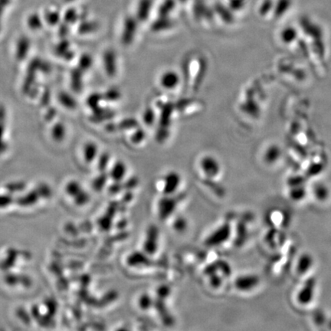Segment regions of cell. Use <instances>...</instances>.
I'll return each mask as SVG.
<instances>
[{
    "instance_id": "25",
    "label": "cell",
    "mask_w": 331,
    "mask_h": 331,
    "mask_svg": "<svg viewBox=\"0 0 331 331\" xmlns=\"http://www.w3.org/2000/svg\"><path fill=\"white\" fill-rule=\"evenodd\" d=\"M274 4L273 0H263L259 7L261 15L266 16L271 10H274Z\"/></svg>"
},
{
    "instance_id": "18",
    "label": "cell",
    "mask_w": 331,
    "mask_h": 331,
    "mask_svg": "<svg viewBox=\"0 0 331 331\" xmlns=\"http://www.w3.org/2000/svg\"><path fill=\"white\" fill-rule=\"evenodd\" d=\"M214 13L220 17L221 20L226 23H232L234 20L233 14L230 8H228L222 4H217L214 7Z\"/></svg>"
},
{
    "instance_id": "3",
    "label": "cell",
    "mask_w": 331,
    "mask_h": 331,
    "mask_svg": "<svg viewBox=\"0 0 331 331\" xmlns=\"http://www.w3.org/2000/svg\"><path fill=\"white\" fill-rule=\"evenodd\" d=\"M232 234V228L228 223L222 225L206 239V245L210 247L219 246L227 242Z\"/></svg>"
},
{
    "instance_id": "24",
    "label": "cell",
    "mask_w": 331,
    "mask_h": 331,
    "mask_svg": "<svg viewBox=\"0 0 331 331\" xmlns=\"http://www.w3.org/2000/svg\"><path fill=\"white\" fill-rule=\"evenodd\" d=\"M143 120L146 125H153L156 120V114H155L154 110L150 107H147L143 113Z\"/></svg>"
},
{
    "instance_id": "10",
    "label": "cell",
    "mask_w": 331,
    "mask_h": 331,
    "mask_svg": "<svg viewBox=\"0 0 331 331\" xmlns=\"http://www.w3.org/2000/svg\"><path fill=\"white\" fill-rule=\"evenodd\" d=\"M103 63L106 73L109 77L113 78L117 75V58L114 51H106L103 56Z\"/></svg>"
},
{
    "instance_id": "5",
    "label": "cell",
    "mask_w": 331,
    "mask_h": 331,
    "mask_svg": "<svg viewBox=\"0 0 331 331\" xmlns=\"http://www.w3.org/2000/svg\"><path fill=\"white\" fill-rule=\"evenodd\" d=\"M260 278L256 274H245L239 276L235 281L236 289L242 292H248L259 284Z\"/></svg>"
},
{
    "instance_id": "34",
    "label": "cell",
    "mask_w": 331,
    "mask_h": 331,
    "mask_svg": "<svg viewBox=\"0 0 331 331\" xmlns=\"http://www.w3.org/2000/svg\"><path fill=\"white\" fill-rule=\"evenodd\" d=\"M174 227H175V229H177V231H179V232H183V231H184L187 229V221H186L185 219H183V218H178V219L175 221Z\"/></svg>"
},
{
    "instance_id": "31",
    "label": "cell",
    "mask_w": 331,
    "mask_h": 331,
    "mask_svg": "<svg viewBox=\"0 0 331 331\" xmlns=\"http://www.w3.org/2000/svg\"><path fill=\"white\" fill-rule=\"evenodd\" d=\"M296 35H297V32H296L295 29L292 27L285 28L281 33V36L287 41L292 40L295 38Z\"/></svg>"
},
{
    "instance_id": "23",
    "label": "cell",
    "mask_w": 331,
    "mask_h": 331,
    "mask_svg": "<svg viewBox=\"0 0 331 331\" xmlns=\"http://www.w3.org/2000/svg\"><path fill=\"white\" fill-rule=\"evenodd\" d=\"M138 304H139V307L142 310H149L153 306V299L151 298L150 296L148 294H142L138 300Z\"/></svg>"
},
{
    "instance_id": "15",
    "label": "cell",
    "mask_w": 331,
    "mask_h": 331,
    "mask_svg": "<svg viewBox=\"0 0 331 331\" xmlns=\"http://www.w3.org/2000/svg\"><path fill=\"white\" fill-rule=\"evenodd\" d=\"M313 265V258L310 254L303 253L299 257L297 263V271L299 274H304L310 271Z\"/></svg>"
},
{
    "instance_id": "8",
    "label": "cell",
    "mask_w": 331,
    "mask_h": 331,
    "mask_svg": "<svg viewBox=\"0 0 331 331\" xmlns=\"http://www.w3.org/2000/svg\"><path fill=\"white\" fill-rule=\"evenodd\" d=\"M177 202L172 196H165L159 200L158 204V214L161 219H167L171 217L176 209H177Z\"/></svg>"
},
{
    "instance_id": "4",
    "label": "cell",
    "mask_w": 331,
    "mask_h": 331,
    "mask_svg": "<svg viewBox=\"0 0 331 331\" xmlns=\"http://www.w3.org/2000/svg\"><path fill=\"white\" fill-rule=\"evenodd\" d=\"M200 167L205 176L210 179L216 178L221 171L219 161L212 156H205L200 159Z\"/></svg>"
},
{
    "instance_id": "16",
    "label": "cell",
    "mask_w": 331,
    "mask_h": 331,
    "mask_svg": "<svg viewBox=\"0 0 331 331\" xmlns=\"http://www.w3.org/2000/svg\"><path fill=\"white\" fill-rule=\"evenodd\" d=\"M127 165L122 161H117L110 170V177L116 183H120L127 174Z\"/></svg>"
},
{
    "instance_id": "38",
    "label": "cell",
    "mask_w": 331,
    "mask_h": 331,
    "mask_svg": "<svg viewBox=\"0 0 331 331\" xmlns=\"http://www.w3.org/2000/svg\"><path fill=\"white\" fill-rule=\"evenodd\" d=\"M106 181H107V177H106V176L103 175L101 176V177H100L95 182V185L96 187H97V188H101V187H103V185L105 184Z\"/></svg>"
},
{
    "instance_id": "39",
    "label": "cell",
    "mask_w": 331,
    "mask_h": 331,
    "mask_svg": "<svg viewBox=\"0 0 331 331\" xmlns=\"http://www.w3.org/2000/svg\"><path fill=\"white\" fill-rule=\"evenodd\" d=\"M10 198L7 197H0V206H6V205H8L9 202H10Z\"/></svg>"
},
{
    "instance_id": "35",
    "label": "cell",
    "mask_w": 331,
    "mask_h": 331,
    "mask_svg": "<svg viewBox=\"0 0 331 331\" xmlns=\"http://www.w3.org/2000/svg\"><path fill=\"white\" fill-rule=\"evenodd\" d=\"M81 191V187L78 185V184H71L70 185L68 186V193L72 195H78V193Z\"/></svg>"
},
{
    "instance_id": "28",
    "label": "cell",
    "mask_w": 331,
    "mask_h": 331,
    "mask_svg": "<svg viewBox=\"0 0 331 331\" xmlns=\"http://www.w3.org/2000/svg\"><path fill=\"white\" fill-rule=\"evenodd\" d=\"M121 98V93L117 88H111L105 94V99L109 101H117Z\"/></svg>"
},
{
    "instance_id": "17",
    "label": "cell",
    "mask_w": 331,
    "mask_h": 331,
    "mask_svg": "<svg viewBox=\"0 0 331 331\" xmlns=\"http://www.w3.org/2000/svg\"><path fill=\"white\" fill-rule=\"evenodd\" d=\"M149 259L144 253L135 252L129 255L127 258V265L132 267H140L147 265Z\"/></svg>"
},
{
    "instance_id": "6",
    "label": "cell",
    "mask_w": 331,
    "mask_h": 331,
    "mask_svg": "<svg viewBox=\"0 0 331 331\" xmlns=\"http://www.w3.org/2000/svg\"><path fill=\"white\" fill-rule=\"evenodd\" d=\"M193 15L198 21H210L214 17V10L206 4L204 0H195L193 3Z\"/></svg>"
},
{
    "instance_id": "11",
    "label": "cell",
    "mask_w": 331,
    "mask_h": 331,
    "mask_svg": "<svg viewBox=\"0 0 331 331\" xmlns=\"http://www.w3.org/2000/svg\"><path fill=\"white\" fill-rule=\"evenodd\" d=\"M181 78L175 71L169 70L164 72L160 77L161 86L167 90H174L178 87Z\"/></svg>"
},
{
    "instance_id": "2",
    "label": "cell",
    "mask_w": 331,
    "mask_h": 331,
    "mask_svg": "<svg viewBox=\"0 0 331 331\" xmlns=\"http://www.w3.org/2000/svg\"><path fill=\"white\" fill-rule=\"evenodd\" d=\"M316 281L315 278H307L297 294V300L301 305H307L313 301L316 291Z\"/></svg>"
},
{
    "instance_id": "14",
    "label": "cell",
    "mask_w": 331,
    "mask_h": 331,
    "mask_svg": "<svg viewBox=\"0 0 331 331\" xmlns=\"http://www.w3.org/2000/svg\"><path fill=\"white\" fill-rule=\"evenodd\" d=\"M174 26V21L170 17H159L151 25V30L153 33H162L171 30Z\"/></svg>"
},
{
    "instance_id": "20",
    "label": "cell",
    "mask_w": 331,
    "mask_h": 331,
    "mask_svg": "<svg viewBox=\"0 0 331 331\" xmlns=\"http://www.w3.org/2000/svg\"><path fill=\"white\" fill-rule=\"evenodd\" d=\"M292 0H277L274 4V13L277 17L284 15L286 12L291 8Z\"/></svg>"
},
{
    "instance_id": "9",
    "label": "cell",
    "mask_w": 331,
    "mask_h": 331,
    "mask_svg": "<svg viewBox=\"0 0 331 331\" xmlns=\"http://www.w3.org/2000/svg\"><path fill=\"white\" fill-rule=\"evenodd\" d=\"M159 231L156 226H150L146 233V239L143 243L145 252L149 255H153L157 250Z\"/></svg>"
},
{
    "instance_id": "30",
    "label": "cell",
    "mask_w": 331,
    "mask_h": 331,
    "mask_svg": "<svg viewBox=\"0 0 331 331\" xmlns=\"http://www.w3.org/2000/svg\"><path fill=\"white\" fill-rule=\"evenodd\" d=\"M279 156L280 152L278 150V149H271L267 152L266 155H265V160L268 163H273V162L277 161Z\"/></svg>"
},
{
    "instance_id": "27",
    "label": "cell",
    "mask_w": 331,
    "mask_h": 331,
    "mask_svg": "<svg viewBox=\"0 0 331 331\" xmlns=\"http://www.w3.org/2000/svg\"><path fill=\"white\" fill-rule=\"evenodd\" d=\"M120 128L122 130H130V129H136L138 127L137 120L133 118H127L120 122Z\"/></svg>"
},
{
    "instance_id": "13",
    "label": "cell",
    "mask_w": 331,
    "mask_h": 331,
    "mask_svg": "<svg viewBox=\"0 0 331 331\" xmlns=\"http://www.w3.org/2000/svg\"><path fill=\"white\" fill-rule=\"evenodd\" d=\"M153 0H139L136 8V20L139 22H146L150 16L153 9Z\"/></svg>"
},
{
    "instance_id": "21",
    "label": "cell",
    "mask_w": 331,
    "mask_h": 331,
    "mask_svg": "<svg viewBox=\"0 0 331 331\" xmlns=\"http://www.w3.org/2000/svg\"><path fill=\"white\" fill-rule=\"evenodd\" d=\"M306 196H307V190L303 185L291 187L289 191V197L294 201H301L305 198Z\"/></svg>"
},
{
    "instance_id": "29",
    "label": "cell",
    "mask_w": 331,
    "mask_h": 331,
    "mask_svg": "<svg viewBox=\"0 0 331 331\" xmlns=\"http://www.w3.org/2000/svg\"><path fill=\"white\" fill-rule=\"evenodd\" d=\"M145 132L141 129H136V131L133 133L131 136V142L134 144H140L144 140Z\"/></svg>"
},
{
    "instance_id": "1",
    "label": "cell",
    "mask_w": 331,
    "mask_h": 331,
    "mask_svg": "<svg viewBox=\"0 0 331 331\" xmlns=\"http://www.w3.org/2000/svg\"><path fill=\"white\" fill-rule=\"evenodd\" d=\"M138 20L136 17H127L123 21L120 41L124 46L133 44L138 30Z\"/></svg>"
},
{
    "instance_id": "22",
    "label": "cell",
    "mask_w": 331,
    "mask_h": 331,
    "mask_svg": "<svg viewBox=\"0 0 331 331\" xmlns=\"http://www.w3.org/2000/svg\"><path fill=\"white\" fill-rule=\"evenodd\" d=\"M313 194L316 200L323 202L329 198V190L325 184H318L313 188Z\"/></svg>"
},
{
    "instance_id": "33",
    "label": "cell",
    "mask_w": 331,
    "mask_h": 331,
    "mask_svg": "<svg viewBox=\"0 0 331 331\" xmlns=\"http://www.w3.org/2000/svg\"><path fill=\"white\" fill-rule=\"evenodd\" d=\"M245 6V0H230L229 1V8L232 10H242Z\"/></svg>"
},
{
    "instance_id": "37",
    "label": "cell",
    "mask_w": 331,
    "mask_h": 331,
    "mask_svg": "<svg viewBox=\"0 0 331 331\" xmlns=\"http://www.w3.org/2000/svg\"><path fill=\"white\" fill-rule=\"evenodd\" d=\"M36 199H37V197H36V194H30V195H28L27 197H26V199H25L24 200H23V205H29V204H31V203H33V202L36 201Z\"/></svg>"
},
{
    "instance_id": "41",
    "label": "cell",
    "mask_w": 331,
    "mask_h": 331,
    "mask_svg": "<svg viewBox=\"0 0 331 331\" xmlns=\"http://www.w3.org/2000/svg\"><path fill=\"white\" fill-rule=\"evenodd\" d=\"M65 1H68V2H70V1H73V0H65Z\"/></svg>"
},
{
    "instance_id": "12",
    "label": "cell",
    "mask_w": 331,
    "mask_h": 331,
    "mask_svg": "<svg viewBox=\"0 0 331 331\" xmlns=\"http://www.w3.org/2000/svg\"><path fill=\"white\" fill-rule=\"evenodd\" d=\"M175 110V105L173 103H167L161 109L159 119V128L168 129L171 125L173 114Z\"/></svg>"
},
{
    "instance_id": "19",
    "label": "cell",
    "mask_w": 331,
    "mask_h": 331,
    "mask_svg": "<svg viewBox=\"0 0 331 331\" xmlns=\"http://www.w3.org/2000/svg\"><path fill=\"white\" fill-rule=\"evenodd\" d=\"M176 7V0H163L158 8L159 17H170Z\"/></svg>"
},
{
    "instance_id": "32",
    "label": "cell",
    "mask_w": 331,
    "mask_h": 331,
    "mask_svg": "<svg viewBox=\"0 0 331 331\" xmlns=\"http://www.w3.org/2000/svg\"><path fill=\"white\" fill-rule=\"evenodd\" d=\"M169 135L170 132L168 129L159 128L156 132V140L159 143H162L168 139Z\"/></svg>"
},
{
    "instance_id": "36",
    "label": "cell",
    "mask_w": 331,
    "mask_h": 331,
    "mask_svg": "<svg viewBox=\"0 0 331 331\" xmlns=\"http://www.w3.org/2000/svg\"><path fill=\"white\" fill-rule=\"evenodd\" d=\"M109 159H110V156L108 154H104L101 156V159H100V168L101 170H104L107 168V164H108Z\"/></svg>"
},
{
    "instance_id": "26",
    "label": "cell",
    "mask_w": 331,
    "mask_h": 331,
    "mask_svg": "<svg viewBox=\"0 0 331 331\" xmlns=\"http://www.w3.org/2000/svg\"><path fill=\"white\" fill-rule=\"evenodd\" d=\"M97 153H98V148L95 144L89 143L87 145L85 150V158L89 162L94 160V158L97 156Z\"/></svg>"
},
{
    "instance_id": "7",
    "label": "cell",
    "mask_w": 331,
    "mask_h": 331,
    "mask_svg": "<svg viewBox=\"0 0 331 331\" xmlns=\"http://www.w3.org/2000/svg\"><path fill=\"white\" fill-rule=\"evenodd\" d=\"M181 184V175L175 171H171L164 177L162 192L165 196H172L178 190Z\"/></svg>"
},
{
    "instance_id": "40",
    "label": "cell",
    "mask_w": 331,
    "mask_h": 331,
    "mask_svg": "<svg viewBox=\"0 0 331 331\" xmlns=\"http://www.w3.org/2000/svg\"><path fill=\"white\" fill-rule=\"evenodd\" d=\"M181 3H187L188 0H179Z\"/></svg>"
}]
</instances>
